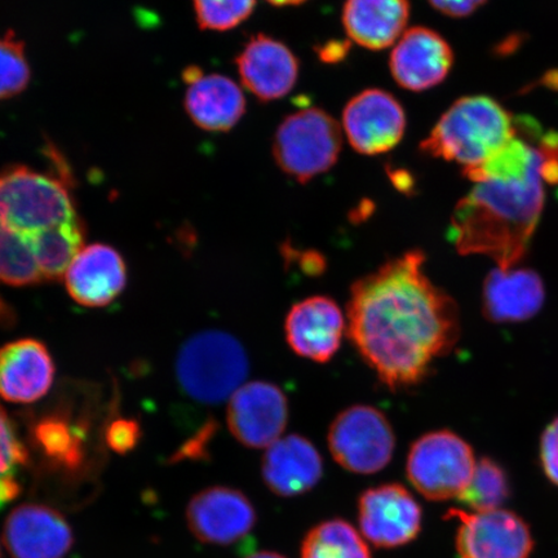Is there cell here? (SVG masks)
Segmentation results:
<instances>
[{
  "mask_svg": "<svg viewBox=\"0 0 558 558\" xmlns=\"http://www.w3.org/2000/svg\"><path fill=\"white\" fill-rule=\"evenodd\" d=\"M329 449L349 472L373 474L392 460L396 436L386 414L368 404H354L333 418Z\"/></svg>",
  "mask_w": 558,
  "mask_h": 558,
  "instance_id": "ba28073f",
  "label": "cell"
},
{
  "mask_svg": "<svg viewBox=\"0 0 558 558\" xmlns=\"http://www.w3.org/2000/svg\"><path fill=\"white\" fill-rule=\"evenodd\" d=\"M546 290L542 278L530 269H495L485 279L483 304L488 320L521 323L542 310Z\"/></svg>",
  "mask_w": 558,
  "mask_h": 558,
  "instance_id": "7402d4cb",
  "label": "cell"
},
{
  "mask_svg": "<svg viewBox=\"0 0 558 558\" xmlns=\"http://www.w3.org/2000/svg\"><path fill=\"white\" fill-rule=\"evenodd\" d=\"M41 234L0 227V283L21 288L44 282L37 260V240Z\"/></svg>",
  "mask_w": 558,
  "mask_h": 558,
  "instance_id": "cb8c5ba5",
  "label": "cell"
},
{
  "mask_svg": "<svg viewBox=\"0 0 558 558\" xmlns=\"http://www.w3.org/2000/svg\"><path fill=\"white\" fill-rule=\"evenodd\" d=\"M41 448L48 456L60 460L68 465H73L81 459L78 445L70 436L69 430L59 424H46L40 427L38 434Z\"/></svg>",
  "mask_w": 558,
  "mask_h": 558,
  "instance_id": "f546056e",
  "label": "cell"
},
{
  "mask_svg": "<svg viewBox=\"0 0 558 558\" xmlns=\"http://www.w3.org/2000/svg\"><path fill=\"white\" fill-rule=\"evenodd\" d=\"M230 434L251 449H268L283 435L289 422V401L269 381H250L230 397L227 410Z\"/></svg>",
  "mask_w": 558,
  "mask_h": 558,
  "instance_id": "30bf717a",
  "label": "cell"
},
{
  "mask_svg": "<svg viewBox=\"0 0 558 558\" xmlns=\"http://www.w3.org/2000/svg\"><path fill=\"white\" fill-rule=\"evenodd\" d=\"M193 4L202 31L228 32L251 16L256 0H193Z\"/></svg>",
  "mask_w": 558,
  "mask_h": 558,
  "instance_id": "f1b7e54d",
  "label": "cell"
},
{
  "mask_svg": "<svg viewBox=\"0 0 558 558\" xmlns=\"http://www.w3.org/2000/svg\"><path fill=\"white\" fill-rule=\"evenodd\" d=\"M432 7L444 15L456 19H463L472 15L487 0H428Z\"/></svg>",
  "mask_w": 558,
  "mask_h": 558,
  "instance_id": "1f68e13d",
  "label": "cell"
},
{
  "mask_svg": "<svg viewBox=\"0 0 558 558\" xmlns=\"http://www.w3.org/2000/svg\"><path fill=\"white\" fill-rule=\"evenodd\" d=\"M192 534L214 546H230L246 538L256 522L254 506L235 488L214 486L194 495L186 508Z\"/></svg>",
  "mask_w": 558,
  "mask_h": 558,
  "instance_id": "4fadbf2b",
  "label": "cell"
},
{
  "mask_svg": "<svg viewBox=\"0 0 558 558\" xmlns=\"http://www.w3.org/2000/svg\"><path fill=\"white\" fill-rule=\"evenodd\" d=\"M241 81L257 99L268 102L288 95L296 85L299 64L282 41L257 34L235 60Z\"/></svg>",
  "mask_w": 558,
  "mask_h": 558,
  "instance_id": "ac0fdd59",
  "label": "cell"
},
{
  "mask_svg": "<svg viewBox=\"0 0 558 558\" xmlns=\"http://www.w3.org/2000/svg\"><path fill=\"white\" fill-rule=\"evenodd\" d=\"M248 369L246 349L232 333L221 330L194 333L177 359L180 389L206 407L229 401L243 386Z\"/></svg>",
  "mask_w": 558,
  "mask_h": 558,
  "instance_id": "277c9868",
  "label": "cell"
},
{
  "mask_svg": "<svg viewBox=\"0 0 558 558\" xmlns=\"http://www.w3.org/2000/svg\"><path fill=\"white\" fill-rule=\"evenodd\" d=\"M64 277L74 302L87 308H102L122 294L128 268L116 248L96 243L81 250Z\"/></svg>",
  "mask_w": 558,
  "mask_h": 558,
  "instance_id": "e0dca14e",
  "label": "cell"
},
{
  "mask_svg": "<svg viewBox=\"0 0 558 558\" xmlns=\"http://www.w3.org/2000/svg\"><path fill=\"white\" fill-rule=\"evenodd\" d=\"M137 432L135 424H129L125 422L117 423L110 428L108 434V441L111 449L117 452H128L134 449L136 444Z\"/></svg>",
  "mask_w": 558,
  "mask_h": 558,
  "instance_id": "d6a6232c",
  "label": "cell"
},
{
  "mask_svg": "<svg viewBox=\"0 0 558 558\" xmlns=\"http://www.w3.org/2000/svg\"><path fill=\"white\" fill-rule=\"evenodd\" d=\"M283 251L288 259H298L300 268H302L305 275L319 276L326 268L324 257L316 253V251L300 253V251L291 247L290 244L288 247H283Z\"/></svg>",
  "mask_w": 558,
  "mask_h": 558,
  "instance_id": "836d02e7",
  "label": "cell"
},
{
  "mask_svg": "<svg viewBox=\"0 0 558 558\" xmlns=\"http://www.w3.org/2000/svg\"><path fill=\"white\" fill-rule=\"evenodd\" d=\"M270 4L278 5V7H284V5H299L306 0H267Z\"/></svg>",
  "mask_w": 558,
  "mask_h": 558,
  "instance_id": "d590c367",
  "label": "cell"
},
{
  "mask_svg": "<svg viewBox=\"0 0 558 558\" xmlns=\"http://www.w3.org/2000/svg\"><path fill=\"white\" fill-rule=\"evenodd\" d=\"M422 250H410L355 281L347 331L389 389L417 386L460 333L456 302L430 281Z\"/></svg>",
  "mask_w": 558,
  "mask_h": 558,
  "instance_id": "6da1fadb",
  "label": "cell"
},
{
  "mask_svg": "<svg viewBox=\"0 0 558 558\" xmlns=\"http://www.w3.org/2000/svg\"><path fill=\"white\" fill-rule=\"evenodd\" d=\"M409 16V0H347L343 25L354 44L380 51L402 37Z\"/></svg>",
  "mask_w": 558,
  "mask_h": 558,
  "instance_id": "603a6c76",
  "label": "cell"
},
{
  "mask_svg": "<svg viewBox=\"0 0 558 558\" xmlns=\"http://www.w3.org/2000/svg\"><path fill=\"white\" fill-rule=\"evenodd\" d=\"M27 463V452L15 428L0 407V509L19 497V474Z\"/></svg>",
  "mask_w": 558,
  "mask_h": 558,
  "instance_id": "4316f807",
  "label": "cell"
},
{
  "mask_svg": "<svg viewBox=\"0 0 558 558\" xmlns=\"http://www.w3.org/2000/svg\"><path fill=\"white\" fill-rule=\"evenodd\" d=\"M183 78L186 113L198 128L226 132L241 121L246 100L234 81L221 74L206 75L199 66L186 68Z\"/></svg>",
  "mask_w": 558,
  "mask_h": 558,
  "instance_id": "d6986e66",
  "label": "cell"
},
{
  "mask_svg": "<svg viewBox=\"0 0 558 558\" xmlns=\"http://www.w3.org/2000/svg\"><path fill=\"white\" fill-rule=\"evenodd\" d=\"M31 66L23 40L9 32L0 38V100L24 93L31 83Z\"/></svg>",
  "mask_w": 558,
  "mask_h": 558,
  "instance_id": "83f0119b",
  "label": "cell"
},
{
  "mask_svg": "<svg viewBox=\"0 0 558 558\" xmlns=\"http://www.w3.org/2000/svg\"><path fill=\"white\" fill-rule=\"evenodd\" d=\"M518 122L498 101L487 96H466L445 111L424 140L425 155L477 169L511 142Z\"/></svg>",
  "mask_w": 558,
  "mask_h": 558,
  "instance_id": "3957f363",
  "label": "cell"
},
{
  "mask_svg": "<svg viewBox=\"0 0 558 558\" xmlns=\"http://www.w3.org/2000/svg\"><path fill=\"white\" fill-rule=\"evenodd\" d=\"M453 65L450 45L428 27H413L403 33L390 53L389 66L399 86L413 93L436 87Z\"/></svg>",
  "mask_w": 558,
  "mask_h": 558,
  "instance_id": "2e32d148",
  "label": "cell"
},
{
  "mask_svg": "<svg viewBox=\"0 0 558 558\" xmlns=\"http://www.w3.org/2000/svg\"><path fill=\"white\" fill-rule=\"evenodd\" d=\"M246 558H284L281 555L275 554V553H259L255 555H251Z\"/></svg>",
  "mask_w": 558,
  "mask_h": 558,
  "instance_id": "8d00e7d4",
  "label": "cell"
},
{
  "mask_svg": "<svg viewBox=\"0 0 558 558\" xmlns=\"http://www.w3.org/2000/svg\"><path fill=\"white\" fill-rule=\"evenodd\" d=\"M472 191L453 209L450 240L460 255H484L511 269L526 254L546 202L558 183V135L536 145L518 132L497 156L464 171Z\"/></svg>",
  "mask_w": 558,
  "mask_h": 558,
  "instance_id": "7a4b0ae2",
  "label": "cell"
},
{
  "mask_svg": "<svg viewBox=\"0 0 558 558\" xmlns=\"http://www.w3.org/2000/svg\"><path fill=\"white\" fill-rule=\"evenodd\" d=\"M262 473L269 490L279 497H298L312 490L324 474V462L303 436L281 437L264 453Z\"/></svg>",
  "mask_w": 558,
  "mask_h": 558,
  "instance_id": "44dd1931",
  "label": "cell"
},
{
  "mask_svg": "<svg viewBox=\"0 0 558 558\" xmlns=\"http://www.w3.org/2000/svg\"><path fill=\"white\" fill-rule=\"evenodd\" d=\"M343 128L355 150L365 156H378L401 142L407 116L392 95L381 89H367L348 102Z\"/></svg>",
  "mask_w": 558,
  "mask_h": 558,
  "instance_id": "7c38bea8",
  "label": "cell"
},
{
  "mask_svg": "<svg viewBox=\"0 0 558 558\" xmlns=\"http://www.w3.org/2000/svg\"><path fill=\"white\" fill-rule=\"evenodd\" d=\"M361 532L380 548L414 541L422 529V509L407 487L386 484L368 488L359 501Z\"/></svg>",
  "mask_w": 558,
  "mask_h": 558,
  "instance_id": "8fae6325",
  "label": "cell"
},
{
  "mask_svg": "<svg viewBox=\"0 0 558 558\" xmlns=\"http://www.w3.org/2000/svg\"><path fill=\"white\" fill-rule=\"evenodd\" d=\"M446 519L459 522V558H529L534 547L532 532L520 515L495 509L469 513L451 509Z\"/></svg>",
  "mask_w": 558,
  "mask_h": 558,
  "instance_id": "9c48e42d",
  "label": "cell"
},
{
  "mask_svg": "<svg viewBox=\"0 0 558 558\" xmlns=\"http://www.w3.org/2000/svg\"><path fill=\"white\" fill-rule=\"evenodd\" d=\"M302 558H372L367 544L343 520L319 523L305 536Z\"/></svg>",
  "mask_w": 558,
  "mask_h": 558,
  "instance_id": "d4e9b609",
  "label": "cell"
},
{
  "mask_svg": "<svg viewBox=\"0 0 558 558\" xmlns=\"http://www.w3.org/2000/svg\"><path fill=\"white\" fill-rule=\"evenodd\" d=\"M3 542L12 558H64L74 536L56 509L27 504L13 509L5 520Z\"/></svg>",
  "mask_w": 558,
  "mask_h": 558,
  "instance_id": "9a60e30c",
  "label": "cell"
},
{
  "mask_svg": "<svg viewBox=\"0 0 558 558\" xmlns=\"http://www.w3.org/2000/svg\"><path fill=\"white\" fill-rule=\"evenodd\" d=\"M511 487L504 469L494 460L483 458L476 465L469 487L458 498L460 504L474 512L500 509L509 498Z\"/></svg>",
  "mask_w": 558,
  "mask_h": 558,
  "instance_id": "484cf974",
  "label": "cell"
},
{
  "mask_svg": "<svg viewBox=\"0 0 558 558\" xmlns=\"http://www.w3.org/2000/svg\"><path fill=\"white\" fill-rule=\"evenodd\" d=\"M81 222L62 181L26 167L0 173V227L38 235Z\"/></svg>",
  "mask_w": 558,
  "mask_h": 558,
  "instance_id": "5b68a950",
  "label": "cell"
},
{
  "mask_svg": "<svg viewBox=\"0 0 558 558\" xmlns=\"http://www.w3.org/2000/svg\"><path fill=\"white\" fill-rule=\"evenodd\" d=\"M476 459L470 444L448 429L429 432L411 445L408 478L424 498L458 499L470 486Z\"/></svg>",
  "mask_w": 558,
  "mask_h": 558,
  "instance_id": "52a82bcc",
  "label": "cell"
},
{
  "mask_svg": "<svg viewBox=\"0 0 558 558\" xmlns=\"http://www.w3.org/2000/svg\"><path fill=\"white\" fill-rule=\"evenodd\" d=\"M348 51L349 46L344 41H341V44L340 41H331V44L320 47L318 54L319 59L325 62H337L343 60Z\"/></svg>",
  "mask_w": 558,
  "mask_h": 558,
  "instance_id": "e575fe53",
  "label": "cell"
},
{
  "mask_svg": "<svg viewBox=\"0 0 558 558\" xmlns=\"http://www.w3.org/2000/svg\"><path fill=\"white\" fill-rule=\"evenodd\" d=\"M347 317L327 296H312L292 305L284 320L286 340L300 357L326 364L338 353Z\"/></svg>",
  "mask_w": 558,
  "mask_h": 558,
  "instance_id": "5bb4252c",
  "label": "cell"
},
{
  "mask_svg": "<svg viewBox=\"0 0 558 558\" xmlns=\"http://www.w3.org/2000/svg\"><path fill=\"white\" fill-rule=\"evenodd\" d=\"M541 460L547 477L558 486V417L544 430L541 439Z\"/></svg>",
  "mask_w": 558,
  "mask_h": 558,
  "instance_id": "4dcf8cb0",
  "label": "cell"
},
{
  "mask_svg": "<svg viewBox=\"0 0 558 558\" xmlns=\"http://www.w3.org/2000/svg\"><path fill=\"white\" fill-rule=\"evenodd\" d=\"M341 143L338 122L323 109L308 108L279 124L274 156L279 169L304 184L338 162Z\"/></svg>",
  "mask_w": 558,
  "mask_h": 558,
  "instance_id": "8992f818",
  "label": "cell"
},
{
  "mask_svg": "<svg viewBox=\"0 0 558 558\" xmlns=\"http://www.w3.org/2000/svg\"><path fill=\"white\" fill-rule=\"evenodd\" d=\"M54 364L40 341L21 339L0 348V397L12 403H33L50 392Z\"/></svg>",
  "mask_w": 558,
  "mask_h": 558,
  "instance_id": "ffe728a7",
  "label": "cell"
}]
</instances>
